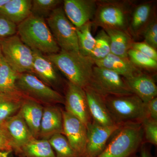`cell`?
I'll list each match as a JSON object with an SVG mask.
<instances>
[{
    "mask_svg": "<svg viewBox=\"0 0 157 157\" xmlns=\"http://www.w3.org/2000/svg\"><path fill=\"white\" fill-rule=\"evenodd\" d=\"M46 56L68 82L83 88L89 86L95 66L90 57L61 49L58 53Z\"/></svg>",
    "mask_w": 157,
    "mask_h": 157,
    "instance_id": "cell-1",
    "label": "cell"
},
{
    "mask_svg": "<svg viewBox=\"0 0 157 157\" xmlns=\"http://www.w3.org/2000/svg\"><path fill=\"white\" fill-rule=\"evenodd\" d=\"M18 36L32 50L43 54L58 53L60 48L45 19L31 14L17 26Z\"/></svg>",
    "mask_w": 157,
    "mask_h": 157,
    "instance_id": "cell-2",
    "label": "cell"
},
{
    "mask_svg": "<svg viewBox=\"0 0 157 157\" xmlns=\"http://www.w3.org/2000/svg\"><path fill=\"white\" fill-rule=\"evenodd\" d=\"M111 137L98 157H133L143 144L142 124L134 122L121 124Z\"/></svg>",
    "mask_w": 157,
    "mask_h": 157,
    "instance_id": "cell-3",
    "label": "cell"
},
{
    "mask_svg": "<svg viewBox=\"0 0 157 157\" xmlns=\"http://www.w3.org/2000/svg\"><path fill=\"white\" fill-rule=\"evenodd\" d=\"M134 2L128 0L97 1V8L93 25L102 29H117L128 32Z\"/></svg>",
    "mask_w": 157,
    "mask_h": 157,
    "instance_id": "cell-4",
    "label": "cell"
},
{
    "mask_svg": "<svg viewBox=\"0 0 157 157\" xmlns=\"http://www.w3.org/2000/svg\"><path fill=\"white\" fill-rule=\"evenodd\" d=\"M105 104L116 124L141 123L147 117L145 104L134 94L104 97Z\"/></svg>",
    "mask_w": 157,
    "mask_h": 157,
    "instance_id": "cell-5",
    "label": "cell"
},
{
    "mask_svg": "<svg viewBox=\"0 0 157 157\" xmlns=\"http://www.w3.org/2000/svg\"><path fill=\"white\" fill-rule=\"evenodd\" d=\"M17 90L24 96L43 105L64 104V97L31 73L19 74L16 82Z\"/></svg>",
    "mask_w": 157,
    "mask_h": 157,
    "instance_id": "cell-6",
    "label": "cell"
},
{
    "mask_svg": "<svg viewBox=\"0 0 157 157\" xmlns=\"http://www.w3.org/2000/svg\"><path fill=\"white\" fill-rule=\"evenodd\" d=\"M2 55L6 62L19 74L32 73L33 52L18 35L0 39Z\"/></svg>",
    "mask_w": 157,
    "mask_h": 157,
    "instance_id": "cell-7",
    "label": "cell"
},
{
    "mask_svg": "<svg viewBox=\"0 0 157 157\" xmlns=\"http://www.w3.org/2000/svg\"><path fill=\"white\" fill-rule=\"evenodd\" d=\"M47 21L60 49L79 52L76 27L67 17L63 7L55 9L47 17Z\"/></svg>",
    "mask_w": 157,
    "mask_h": 157,
    "instance_id": "cell-8",
    "label": "cell"
},
{
    "mask_svg": "<svg viewBox=\"0 0 157 157\" xmlns=\"http://www.w3.org/2000/svg\"><path fill=\"white\" fill-rule=\"evenodd\" d=\"M88 86L104 97L133 94L123 77L113 71L95 65Z\"/></svg>",
    "mask_w": 157,
    "mask_h": 157,
    "instance_id": "cell-9",
    "label": "cell"
},
{
    "mask_svg": "<svg viewBox=\"0 0 157 157\" xmlns=\"http://www.w3.org/2000/svg\"><path fill=\"white\" fill-rule=\"evenodd\" d=\"M63 135L77 157H85L87 127L72 113L62 109Z\"/></svg>",
    "mask_w": 157,
    "mask_h": 157,
    "instance_id": "cell-10",
    "label": "cell"
},
{
    "mask_svg": "<svg viewBox=\"0 0 157 157\" xmlns=\"http://www.w3.org/2000/svg\"><path fill=\"white\" fill-rule=\"evenodd\" d=\"M121 124L103 126L92 121L87 127V143L85 157H98L104 151L110 137L120 127Z\"/></svg>",
    "mask_w": 157,
    "mask_h": 157,
    "instance_id": "cell-11",
    "label": "cell"
},
{
    "mask_svg": "<svg viewBox=\"0 0 157 157\" xmlns=\"http://www.w3.org/2000/svg\"><path fill=\"white\" fill-rule=\"evenodd\" d=\"M64 99L66 111L78 118L86 126L92 121L84 88L68 82Z\"/></svg>",
    "mask_w": 157,
    "mask_h": 157,
    "instance_id": "cell-12",
    "label": "cell"
},
{
    "mask_svg": "<svg viewBox=\"0 0 157 157\" xmlns=\"http://www.w3.org/2000/svg\"><path fill=\"white\" fill-rule=\"evenodd\" d=\"M155 1L144 2L135 5L132 10L128 33L134 41L142 36L144 31L156 17Z\"/></svg>",
    "mask_w": 157,
    "mask_h": 157,
    "instance_id": "cell-13",
    "label": "cell"
},
{
    "mask_svg": "<svg viewBox=\"0 0 157 157\" xmlns=\"http://www.w3.org/2000/svg\"><path fill=\"white\" fill-rule=\"evenodd\" d=\"M63 2L65 14L76 28L94 19L97 0H64Z\"/></svg>",
    "mask_w": 157,
    "mask_h": 157,
    "instance_id": "cell-14",
    "label": "cell"
},
{
    "mask_svg": "<svg viewBox=\"0 0 157 157\" xmlns=\"http://www.w3.org/2000/svg\"><path fill=\"white\" fill-rule=\"evenodd\" d=\"M33 52L32 73L51 87H56L61 79L57 69L46 55L38 50Z\"/></svg>",
    "mask_w": 157,
    "mask_h": 157,
    "instance_id": "cell-15",
    "label": "cell"
},
{
    "mask_svg": "<svg viewBox=\"0 0 157 157\" xmlns=\"http://www.w3.org/2000/svg\"><path fill=\"white\" fill-rule=\"evenodd\" d=\"M57 134L63 135L62 109L56 105L44 106L39 139L48 140Z\"/></svg>",
    "mask_w": 157,
    "mask_h": 157,
    "instance_id": "cell-16",
    "label": "cell"
},
{
    "mask_svg": "<svg viewBox=\"0 0 157 157\" xmlns=\"http://www.w3.org/2000/svg\"><path fill=\"white\" fill-rule=\"evenodd\" d=\"M132 94L137 96L144 103L156 98L157 86L154 78L148 74L141 72L130 78H124Z\"/></svg>",
    "mask_w": 157,
    "mask_h": 157,
    "instance_id": "cell-17",
    "label": "cell"
},
{
    "mask_svg": "<svg viewBox=\"0 0 157 157\" xmlns=\"http://www.w3.org/2000/svg\"><path fill=\"white\" fill-rule=\"evenodd\" d=\"M84 89L93 121L103 126L116 124L106 106L104 97L89 86Z\"/></svg>",
    "mask_w": 157,
    "mask_h": 157,
    "instance_id": "cell-18",
    "label": "cell"
},
{
    "mask_svg": "<svg viewBox=\"0 0 157 157\" xmlns=\"http://www.w3.org/2000/svg\"><path fill=\"white\" fill-rule=\"evenodd\" d=\"M2 124L14 144V152L35 138L27 125L20 109Z\"/></svg>",
    "mask_w": 157,
    "mask_h": 157,
    "instance_id": "cell-19",
    "label": "cell"
},
{
    "mask_svg": "<svg viewBox=\"0 0 157 157\" xmlns=\"http://www.w3.org/2000/svg\"><path fill=\"white\" fill-rule=\"evenodd\" d=\"M44 106L39 102L25 97L20 110L27 125L34 138L39 139Z\"/></svg>",
    "mask_w": 157,
    "mask_h": 157,
    "instance_id": "cell-20",
    "label": "cell"
},
{
    "mask_svg": "<svg viewBox=\"0 0 157 157\" xmlns=\"http://www.w3.org/2000/svg\"><path fill=\"white\" fill-rule=\"evenodd\" d=\"M94 62L97 67L113 71L124 78H130L142 72L135 67L128 58L117 56L111 53L105 58Z\"/></svg>",
    "mask_w": 157,
    "mask_h": 157,
    "instance_id": "cell-21",
    "label": "cell"
},
{
    "mask_svg": "<svg viewBox=\"0 0 157 157\" xmlns=\"http://www.w3.org/2000/svg\"><path fill=\"white\" fill-rule=\"evenodd\" d=\"M31 0H9L0 10V14L19 24L31 14Z\"/></svg>",
    "mask_w": 157,
    "mask_h": 157,
    "instance_id": "cell-22",
    "label": "cell"
},
{
    "mask_svg": "<svg viewBox=\"0 0 157 157\" xmlns=\"http://www.w3.org/2000/svg\"><path fill=\"white\" fill-rule=\"evenodd\" d=\"M110 40V52L114 55L128 58V52L135 42L128 32L117 29H106Z\"/></svg>",
    "mask_w": 157,
    "mask_h": 157,
    "instance_id": "cell-23",
    "label": "cell"
},
{
    "mask_svg": "<svg viewBox=\"0 0 157 157\" xmlns=\"http://www.w3.org/2000/svg\"><path fill=\"white\" fill-rule=\"evenodd\" d=\"M18 157H56L48 140L34 138L14 151Z\"/></svg>",
    "mask_w": 157,
    "mask_h": 157,
    "instance_id": "cell-24",
    "label": "cell"
},
{
    "mask_svg": "<svg viewBox=\"0 0 157 157\" xmlns=\"http://www.w3.org/2000/svg\"><path fill=\"white\" fill-rule=\"evenodd\" d=\"M25 97L21 93H0V124L3 123L19 111Z\"/></svg>",
    "mask_w": 157,
    "mask_h": 157,
    "instance_id": "cell-25",
    "label": "cell"
},
{
    "mask_svg": "<svg viewBox=\"0 0 157 157\" xmlns=\"http://www.w3.org/2000/svg\"><path fill=\"white\" fill-rule=\"evenodd\" d=\"M19 74L11 67L2 55L0 57V93H21L16 86V80Z\"/></svg>",
    "mask_w": 157,
    "mask_h": 157,
    "instance_id": "cell-26",
    "label": "cell"
},
{
    "mask_svg": "<svg viewBox=\"0 0 157 157\" xmlns=\"http://www.w3.org/2000/svg\"><path fill=\"white\" fill-rule=\"evenodd\" d=\"M92 21L76 28L79 53L86 56H89L94 47L95 37L92 33Z\"/></svg>",
    "mask_w": 157,
    "mask_h": 157,
    "instance_id": "cell-27",
    "label": "cell"
},
{
    "mask_svg": "<svg viewBox=\"0 0 157 157\" xmlns=\"http://www.w3.org/2000/svg\"><path fill=\"white\" fill-rule=\"evenodd\" d=\"M95 39L94 47L89 56L93 61L102 59L111 53L110 40L106 31L103 29L99 31Z\"/></svg>",
    "mask_w": 157,
    "mask_h": 157,
    "instance_id": "cell-28",
    "label": "cell"
},
{
    "mask_svg": "<svg viewBox=\"0 0 157 157\" xmlns=\"http://www.w3.org/2000/svg\"><path fill=\"white\" fill-rule=\"evenodd\" d=\"M56 157H77L67 137L62 134L53 135L48 139Z\"/></svg>",
    "mask_w": 157,
    "mask_h": 157,
    "instance_id": "cell-29",
    "label": "cell"
},
{
    "mask_svg": "<svg viewBox=\"0 0 157 157\" xmlns=\"http://www.w3.org/2000/svg\"><path fill=\"white\" fill-rule=\"evenodd\" d=\"M63 1L60 0H33L31 14L45 19L48 17Z\"/></svg>",
    "mask_w": 157,
    "mask_h": 157,
    "instance_id": "cell-30",
    "label": "cell"
},
{
    "mask_svg": "<svg viewBox=\"0 0 157 157\" xmlns=\"http://www.w3.org/2000/svg\"><path fill=\"white\" fill-rule=\"evenodd\" d=\"M128 57L135 67L138 69L148 71H156L157 69V61L131 48L128 52Z\"/></svg>",
    "mask_w": 157,
    "mask_h": 157,
    "instance_id": "cell-31",
    "label": "cell"
},
{
    "mask_svg": "<svg viewBox=\"0 0 157 157\" xmlns=\"http://www.w3.org/2000/svg\"><path fill=\"white\" fill-rule=\"evenodd\" d=\"M144 140L155 146L157 145V121L146 117L141 122Z\"/></svg>",
    "mask_w": 157,
    "mask_h": 157,
    "instance_id": "cell-32",
    "label": "cell"
},
{
    "mask_svg": "<svg viewBox=\"0 0 157 157\" xmlns=\"http://www.w3.org/2000/svg\"><path fill=\"white\" fill-rule=\"evenodd\" d=\"M144 42L157 49V17H155L144 32Z\"/></svg>",
    "mask_w": 157,
    "mask_h": 157,
    "instance_id": "cell-33",
    "label": "cell"
},
{
    "mask_svg": "<svg viewBox=\"0 0 157 157\" xmlns=\"http://www.w3.org/2000/svg\"><path fill=\"white\" fill-rule=\"evenodd\" d=\"M17 33V25L0 14V39L14 36Z\"/></svg>",
    "mask_w": 157,
    "mask_h": 157,
    "instance_id": "cell-34",
    "label": "cell"
},
{
    "mask_svg": "<svg viewBox=\"0 0 157 157\" xmlns=\"http://www.w3.org/2000/svg\"><path fill=\"white\" fill-rule=\"evenodd\" d=\"M14 144L3 124H0V152L13 151Z\"/></svg>",
    "mask_w": 157,
    "mask_h": 157,
    "instance_id": "cell-35",
    "label": "cell"
},
{
    "mask_svg": "<svg viewBox=\"0 0 157 157\" xmlns=\"http://www.w3.org/2000/svg\"><path fill=\"white\" fill-rule=\"evenodd\" d=\"M132 49H135L144 55L157 61V50L150 45L143 42H134L132 45Z\"/></svg>",
    "mask_w": 157,
    "mask_h": 157,
    "instance_id": "cell-36",
    "label": "cell"
},
{
    "mask_svg": "<svg viewBox=\"0 0 157 157\" xmlns=\"http://www.w3.org/2000/svg\"><path fill=\"white\" fill-rule=\"evenodd\" d=\"M145 104L147 117L157 121V97Z\"/></svg>",
    "mask_w": 157,
    "mask_h": 157,
    "instance_id": "cell-37",
    "label": "cell"
},
{
    "mask_svg": "<svg viewBox=\"0 0 157 157\" xmlns=\"http://www.w3.org/2000/svg\"><path fill=\"white\" fill-rule=\"evenodd\" d=\"M140 157H152L151 152L148 148L144 145V144L140 147Z\"/></svg>",
    "mask_w": 157,
    "mask_h": 157,
    "instance_id": "cell-38",
    "label": "cell"
},
{
    "mask_svg": "<svg viewBox=\"0 0 157 157\" xmlns=\"http://www.w3.org/2000/svg\"><path fill=\"white\" fill-rule=\"evenodd\" d=\"M9 2V0H0V10Z\"/></svg>",
    "mask_w": 157,
    "mask_h": 157,
    "instance_id": "cell-39",
    "label": "cell"
},
{
    "mask_svg": "<svg viewBox=\"0 0 157 157\" xmlns=\"http://www.w3.org/2000/svg\"><path fill=\"white\" fill-rule=\"evenodd\" d=\"M9 152H0V157H9Z\"/></svg>",
    "mask_w": 157,
    "mask_h": 157,
    "instance_id": "cell-40",
    "label": "cell"
},
{
    "mask_svg": "<svg viewBox=\"0 0 157 157\" xmlns=\"http://www.w3.org/2000/svg\"><path fill=\"white\" fill-rule=\"evenodd\" d=\"M2 56V50H1V44H0V57H1V56Z\"/></svg>",
    "mask_w": 157,
    "mask_h": 157,
    "instance_id": "cell-41",
    "label": "cell"
},
{
    "mask_svg": "<svg viewBox=\"0 0 157 157\" xmlns=\"http://www.w3.org/2000/svg\"><path fill=\"white\" fill-rule=\"evenodd\" d=\"M133 157H136V156L135 155V156H133Z\"/></svg>",
    "mask_w": 157,
    "mask_h": 157,
    "instance_id": "cell-42",
    "label": "cell"
}]
</instances>
